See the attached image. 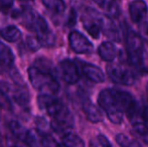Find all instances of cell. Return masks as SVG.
<instances>
[{"label":"cell","instance_id":"1f68e13d","mask_svg":"<svg viewBox=\"0 0 148 147\" xmlns=\"http://www.w3.org/2000/svg\"><path fill=\"white\" fill-rule=\"evenodd\" d=\"M0 144H1V137H0Z\"/></svg>","mask_w":148,"mask_h":147},{"label":"cell","instance_id":"4dcf8cb0","mask_svg":"<svg viewBox=\"0 0 148 147\" xmlns=\"http://www.w3.org/2000/svg\"><path fill=\"white\" fill-rule=\"evenodd\" d=\"M20 1H32V0H20Z\"/></svg>","mask_w":148,"mask_h":147},{"label":"cell","instance_id":"3957f363","mask_svg":"<svg viewBox=\"0 0 148 147\" xmlns=\"http://www.w3.org/2000/svg\"><path fill=\"white\" fill-rule=\"evenodd\" d=\"M27 74L31 86L41 94L56 95L59 92V81L49 71L31 66L27 70Z\"/></svg>","mask_w":148,"mask_h":147},{"label":"cell","instance_id":"7402d4cb","mask_svg":"<svg viewBox=\"0 0 148 147\" xmlns=\"http://www.w3.org/2000/svg\"><path fill=\"white\" fill-rule=\"evenodd\" d=\"M116 142L121 147H141L137 140L131 138L130 136L126 135L124 133H119L115 136Z\"/></svg>","mask_w":148,"mask_h":147},{"label":"cell","instance_id":"e0dca14e","mask_svg":"<svg viewBox=\"0 0 148 147\" xmlns=\"http://www.w3.org/2000/svg\"><path fill=\"white\" fill-rule=\"evenodd\" d=\"M14 59L12 49L0 41V65L4 68H11L14 64Z\"/></svg>","mask_w":148,"mask_h":147},{"label":"cell","instance_id":"5bb4252c","mask_svg":"<svg viewBox=\"0 0 148 147\" xmlns=\"http://www.w3.org/2000/svg\"><path fill=\"white\" fill-rule=\"evenodd\" d=\"M83 111L87 119L92 123H100L104 120V115L101 109L89 100H86L83 103Z\"/></svg>","mask_w":148,"mask_h":147},{"label":"cell","instance_id":"f1b7e54d","mask_svg":"<svg viewBox=\"0 0 148 147\" xmlns=\"http://www.w3.org/2000/svg\"><path fill=\"white\" fill-rule=\"evenodd\" d=\"M56 147H64V146H62V144H60H60H57V145H56Z\"/></svg>","mask_w":148,"mask_h":147},{"label":"cell","instance_id":"7a4b0ae2","mask_svg":"<svg viewBox=\"0 0 148 147\" xmlns=\"http://www.w3.org/2000/svg\"><path fill=\"white\" fill-rule=\"evenodd\" d=\"M98 104L113 124L119 125L123 122L125 114L119 97L118 89L102 90L98 96Z\"/></svg>","mask_w":148,"mask_h":147},{"label":"cell","instance_id":"d4e9b609","mask_svg":"<svg viewBox=\"0 0 148 147\" xmlns=\"http://www.w3.org/2000/svg\"><path fill=\"white\" fill-rule=\"evenodd\" d=\"M1 108L10 109L11 104H10V99L8 98V96L0 89V109Z\"/></svg>","mask_w":148,"mask_h":147},{"label":"cell","instance_id":"cb8c5ba5","mask_svg":"<svg viewBox=\"0 0 148 147\" xmlns=\"http://www.w3.org/2000/svg\"><path fill=\"white\" fill-rule=\"evenodd\" d=\"M26 44H27L28 49H30V51H38L39 49H40L41 44L40 42L38 41V39H37V37H33V36H27V38H26Z\"/></svg>","mask_w":148,"mask_h":147},{"label":"cell","instance_id":"484cf974","mask_svg":"<svg viewBox=\"0 0 148 147\" xmlns=\"http://www.w3.org/2000/svg\"><path fill=\"white\" fill-rule=\"evenodd\" d=\"M14 0H0V11H7L13 5Z\"/></svg>","mask_w":148,"mask_h":147},{"label":"cell","instance_id":"44dd1931","mask_svg":"<svg viewBox=\"0 0 148 147\" xmlns=\"http://www.w3.org/2000/svg\"><path fill=\"white\" fill-rule=\"evenodd\" d=\"M9 129L16 139L20 140V141H24L28 129H26L20 122L16 121V120H12L9 123Z\"/></svg>","mask_w":148,"mask_h":147},{"label":"cell","instance_id":"8fae6325","mask_svg":"<svg viewBox=\"0 0 148 147\" xmlns=\"http://www.w3.org/2000/svg\"><path fill=\"white\" fill-rule=\"evenodd\" d=\"M147 12L148 7L144 0H134L129 4V15L134 23H141L146 18Z\"/></svg>","mask_w":148,"mask_h":147},{"label":"cell","instance_id":"9a60e30c","mask_svg":"<svg viewBox=\"0 0 148 147\" xmlns=\"http://www.w3.org/2000/svg\"><path fill=\"white\" fill-rule=\"evenodd\" d=\"M104 11L106 16L116 18L120 15V6L117 0H93Z\"/></svg>","mask_w":148,"mask_h":147},{"label":"cell","instance_id":"7c38bea8","mask_svg":"<svg viewBox=\"0 0 148 147\" xmlns=\"http://www.w3.org/2000/svg\"><path fill=\"white\" fill-rule=\"evenodd\" d=\"M82 73L88 80L93 83H103L105 81V74L99 67L89 63L82 64Z\"/></svg>","mask_w":148,"mask_h":147},{"label":"cell","instance_id":"6da1fadb","mask_svg":"<svg viewBox=\"0 0 148 147\" xmlns=\"http://www.w3.org/2000/svg\"><path fill=\"white\" fill-rule=\"evenodd\" d=\"M22 18V23L26 28L35 32L41 46H51L56 41V36L49 28L47 21L37 13L35 10L30 8L24 9L20 13Z\"/></svg>","mask_w":148,"mask_h":147},{"label":"cell","instance_id":"4fadbf2b","mask_svg":"<svg viewBox=\"0 0 148 147\" xmlns=\"http://www.w3.org/2000/svg\"><path fill=\"white\" fill-rule=\"evenodd\" d=\"M98 53L103 61L113 63L119 55V49L112 41H104L100 44Z\"/></svg>","mask_w":148,"mask_h":147},{"label":"cell","instance_id":"8992f818","mask_svg":"<svg viewBox=\"0 0 148 147\" xmlns=\"http://www.w3.org/2000/svg\"><path fill=\"white\" fill-rule=\"evenodd\" d=\"M104 16H102L95 9L87 8L83 15L82 21L84 28L93 38L98 39L102 34Z\"/></svg>","mask_w":148,"mask_h":147},{"label":"cell","instance_id":"ac0fdd59","mask_svg":"<svg viewBox=\"0 0 148 147\" xmlns=\"http://www.w3.org/2000/svg\"><path fill=\"white\" fill-rule=\"evenodd\" d=\"M21 31L15 25H8L0 30V36L8 42H16L21 38Z\"/></svg>","mask_w":148,"mask_h":147},{"label":"cell","instance_id":"ba28073f","mask_svg":"<svg viewBox=\"0 0 148 147\" xmlns=\"http://www.w3.org/2000/svg\"><path fill=\"white\" fill-rule=\"evenodd\" d=\"M69 44L75 53L81 55H87L94 51L93 43L89 40L88 37L77 30H73L69 34Z\"/></svg>","mask_w":148,"mask_h":147},{"label":"cell","instance_id":"d6a6232c","mask_svg":"<svg viewBox=\"0 0 148 147\" xmlns=\"http://www.w3.org/2000/svg\"><path fill=\"white\" fill-rule=\"evenodd\" d=\"M147 32H148V27H147Z\"/></svg>","mask_w":148,"mask_h":147},{"label":"cell","instance_id":"d6986e66","mask_svg":"<svg viewBox=\"0 0 148 147\" xmlns=\"http://www.w3.org/2000/svg\"><path fill=\"white\" fill-rule=\"evenodd\" d=\"M62 145L64 147H86L85 142L77 134L68 132L62 138Z\"/></svg>","mask_w":148,"mask_h":147},{"label":"cell","instance_id":"277c9868","mask_svg":"<svg viewBox=\"0 0 148 147\" xmlns=\"http://www.w3.org/2000/svg\"><path fill=\"white\" fill-rule=\"evenodd\" d=\"M127 62L135 71H142L144 69V41L140 34L132 29H128L125 34Z\"/></svg>","mask_w":148,"mask_h":147},{"label":"cell","instance_id":"ffe728a7","mask_svg":"<svg viewBox=\"0 0 148 147\" xmlns=\"http://www.w3.org/2000/svg\"><path fill=\"white\" fill-rule=\"evenodd\" d=\"M45 7L55 14H62L66 10V3L64 0H41Z\"/></svg>","mask_w":148,"mask_h":147},{"label":"cell","instance_id":"2e32d148","mask_svg":"<svg viewBox=\"0 0 148 147\" xmlns=\"http://www.w3.org/2000/svg\"><path fill=\"white\" fill-rule=\"evenodd\" d=\"M102 32L106 34V36L110 37L115 41L120 40V31H119L115 22L111 19V17H104L103 26H102Z\"/></svg>","mask_w":148,"mask_h":147},{"label":"cell","instance_id":"83f0119b","mask_svg":"<svg viewBox=\"0 0 148 147\" xmlns=\"http://www.w3.org/2000/svg\"><path fill=\"white\" fill-rule=\"evenodd\" d=\"M10 147H23V146L18 145V144H14V145H12V146H10Z\"/></svg>","mask_w":148,"mask_h":147},{"label":"cell","instance_id":"30bf717a","mask_svg":"<svg viewBox=\"0 0 148 147\" xmlns=\"http://www.w3.org/2000/svg\"><path fill=\"white\" fill-rule=\"evenodd\" d=\"M59 73L60 78L66 84L74 85L80 80V71L77 64L72 59H64L59 65Z\"/></svg>","mask_w":148,"mask_h":147},{"label":"cell","instance_id":"f546056e","mask_svg":"<svg viewBox=\"0 0 148 147\" xmlns=\"http://www.w3.org/2000/svg\"><path fill=\"white\" fill-rule=\"evenodd\" d=\"M146 92H147V95H148V83H147V85H146Z\"/></svg>","mask_w":148,"mask_h":147},{"label":"cell","instance_id":"603a6c76","mask_svg":"<svg viewBox=\"0 0 148 147\" xmlns=\"http://www.w3.org/2000/svg\"><path fill=\"white\" fill-rule=\"evenodd\" d=\"M89 147H112V145L105 135L99 134L90 141Z\"/></svg>","mask_w":148,"mask_h":147},{"label":"cell","instance_id":"4316f807","mask_svg":"<svg viewBox=\"0 0 148 147\" xmlns=\"http://www.w3.org/2000/svg\"><path fill=\"white\" fill-rule=\"evenodd\" d=\"M75 23H76V12H75V10H74V9H72L70 16H69L68 24H69L70 26H73V25H75Z\"/></svg>","mask_w":148,"mask_h":147},{"label":"cell","instance_id":"5b68a950","mask_svg":"<svg viewBox=\"0 0 148 147\" xmlns=\"http://www.w3.org/2000/svg\"><path fill=\"white\" fill-rule=\"evenodd\" d=\"M107 74L115 84L123 86H132L137 82V74L130 65L111 64L107 67Z\"/></svg>","mask_w":148,"mask_h":147},{"label":"cell","instance_id":"52a82bcc","mask_svg":"<svg viewBox=\"0 0 148 147\" xmlns=\"http://www.w3.org/2000/svg\"><path fill=\"white\" fill-rule=\"evenodd\" d=\"M75 124V119L72 112L66 106L60 110L59 113L51 117V127L57 133H68Z\"/></svg>","mask_w":148,"mask_h":147},{"label":"cell","instance_id":"9c48e42d","mask_svg":"<svg viewBox=\"0 0 148 147\" xmlns=\"http://www.w3.org/2000/svg\"><path fill=\"white\" fill-rule=\"evenodd\" d=\"M37 106L41 111H45L49 116L53 117L66 105L60 99L55 97V95L41 94L37 97Z\"/></svg>","mask_w":148,"mask_h":147}]
</instances>
